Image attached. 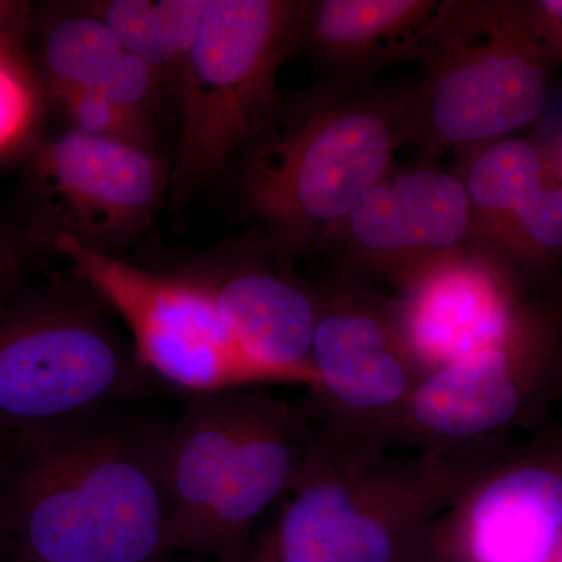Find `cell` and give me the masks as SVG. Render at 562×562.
<instances>
[{"label":"cell","mask_w":562,"mask_h":562,"mask_svg":"<svg viewBox=\"0 0 562 562\" xmlns=\"http://www.w3.org/2000/svg\"><path fill=\"white\" fill-rule=\"evenodd\" d=\"M150 398L0 424V547L11 561L173 562L166 449Z\"/></svg>","instance_id":"obj_1"},{"label":"cell","mask_w":562,"mask_h":562,"mask_svg":"<svg viewBox=\"0 0 562 562\" xmlns=\"http://www.w3.org/2000/svg\"><path fill=\"white\" fill-rule=\"evenodd\" d=\"M412 92L331 85L277 106L239 155L236 187L272 249L305 254L330 243L362 195L392 171L408 140Z\"/></svg>","instance_id":"obj_2"},{"label":"cell","mask_w":562,"mask_h":562,"mask_svg":"<svg viewBox=\"0 0 562 562\" xmlns=\"http://www.w3.org/2000/svg\"><path fill=\"white\" fill-rule=\"evenodd\" d=\"M316 439L313 414L265 386L187 395L166 449L169 552L243 562Z\"/></svg>","instance_id":"obj_3"},{"label":"cell","mask_w":562,"mask_h":562,"mask_svg":"<svg viewBox=\"0 0 562 562\" xmlns=\"http://www.w3.org/2000/svg\"><path fill=\"white\" fill-rule=\"evenodd\" d=\"M316 427L305 468L243 562H392L395 527L450 508L464 482L436 454L395 458L384 441Z\"/></svg>","instance_id":"obj_4"},{"label":"cell","mask_w":562,"mask_h":562,"mask_svg":"<svg viewBox=\"0 0 562 562\" xmlns=\"http://www.w3.org/2000/svg\"><path fill=\"white\" fill-rule=\"evenodd\" d=\"M414 58L427 74L412 92L408 139L430 157L509 138L552 98L557 65L527 2H441Z\"/></svg>","instance_id":"obj_5"},{"label":"cell","mask_w":562,"mask_h":562,"mask_svg":"<svg viewBox=\"0 0 562 562\" xmlns=\"http://www.w3.org/2000/svg\"><path fill=\"white\" fill-rule=\"evenodd\" d=\"M158 390L120 317L72 269L32 281L0 316V424L60 419Z\"/></svg>","instance_id":"obj_6"},{"label":"cell","mask_w":562,"mask_h":562,"mask_svg":"<svg viewBox=\"0 0 562 562\" xmlns=\"http://www.w3.org/2000/svg\"><path fill=\"white\" fill-rule=\"evenodd\" d=\"M303 7L291 0H210L176 85V194L213 180L271 121L280 105L277 74L297 47Z\"/></svg>","instance_id":"obj_7"},{"label":"cell","mask_w":562,"mask_h":562,"mask_svg":"<svg viewBox=\"0 0 562 562\" xmlns=\"http://www.w3.org/2000/svg\"><path fill=\"white\" fill-rule=\"evenodd\" d=\"M38 244L65 258L101 295L162 387L199 395L279 384L244 353L210 292L183 268H140L65 235Z\"/></svg>","instance_id":"obj_8"},{"label":"cell","mask_w":562,"mask_h":562,"mask_svg":"<svg viewBox=\"0 0 562 562\" xmlns=\"http://www.w3.org/2000/svg\"><path fill=\"white\" fill-rule=\"evenodd\" d=\"M562 390V292L531 301L502 341L422 376L402 424L458 446L530 419Z\"/></svg>","instance_id":"obj_9"},{"label":"cell","mask_w":562,"mask_h":562,"mask_svg":"<svg viewBox=\"0 0 562 562\" xmlns=\"http://www.w3.org/2000/svg\"><path fill=\"white\" fill-rule=\"evenodd\" d=\"M169 184L171 168L157 150L69 128L33 157L41 220L29 233L35 241L69 236L111 255L150 224Z\"/></svg>","instance_id":"obj_10"},{"label":"cell","mask_w":562,"mask_h":562,"mask_svg":"<svg viewBox=\"0 0 562 562\" xmlns=\"http://www.w3.org/2000/svg\"><path fill=\"white\" fill-rule=\"evenodd\" d=\"M402 280L391 312L422 376L505 339L532 301L522 273L483 244L425 262Z\"/></svg>","instance_id":"obj_11"},{"label":"cell","mask_w":562,"mask_h":562,"mask_svg":"<svg viewBox=\"0 0 562 562\" xmlns=\"http://www.w3.org/2000/svg\"><path fill=\"white\" fill-rule=\"evenodd\" d=\"M312 362L319 403L314 417L333 430H344L357 419L349 436H360L362 422L371 439H380L375 424L382 430L387 422L402 424L422 380L391 308L349 292H319Z\"/></svg>","instance_id":"obj_12"},{"label":"cell","mask_w":562,"mask_h":562,"mask_svg":"<svg viewBox=\"0 0 562 562\" xmlns=\"http://www.w3.org/2000/svg\"><path fill=\"white\" fill-rule=\"evenodd\" d=\"M473 238L471 202L458 173L417 168L390 172L339 225L330 243L402 279ZM328 243V244H330Z\"/></svg>","instance_id":"obj_13"},{"label":"cell","mask_w":562,"mask_h":562,"mask_svg":"<svg viewBox=\"0 0 562 562\" xmlns=\"http://www.w3.org/2000/svg\"><path fill=\"white\" fill-rule=\"evenodd\" d=\"M210 292L233 339L281 384L317 387L312 362L319 292L257 258L181 266Z\"/></svg>","instance_id":"obj_14"},{"label":"cell","mask_w":562,"mask_h":562,"mask_svg":"<svg viewBox=\"0 0 562 562\" xmlns=\"http://www.w3.org/2000/svg\"><path fill=\"white\" fill-rule=\"evenodd\" d=\"M475 562H550L562 549V447L464 480L452 505Z\"/></svg>","instance_id":"obj_15"},{"label":"cell","mask_w":562,"mask_h":562,"mask_svg":"<svg viewBox=\"0 0 562 562\" xmlns=\"http://www.w3.org/2000/svg\"><path fill=\"white\" fill-rule=\"evenodd\" d=\"M441 2L435 0H319L303 7L299 44L336 68L364 69L414 57Z\"/></svg>","instance_id":"obj_16"},{"label":"cell","mask_w":562,"mask_h":562,"mask_svg":"<svg viewBox=\"0 0 562 562\" xmlns=\"http://www.w3.org/2000/svg\"><path fill=\"white\" fill-rule=\"evenodd\" d=\"M471 151L460 179L471 202L473 238L484 244L558 166L546 140L503 138Z\"/></svg>","instance_id":"obj_17"},{"label":"cell","mask_w":562,"mask_h":562,"mask_svg":"<svg viewBox=\"0 0 562 562\" xmlns=\"http://www.w3.org/2000/svg\"><path fill=\"white\" fill-rule=\"evenodd\" d=\"M81 9L105 22L125 52L177 85L195 32L194 16L183 0H106Z\"/></svg>","instance_id":"obj_18"},{"label":"cell","mask_w":562,"mask_h":562,"mask_svg":"<svg viewBox=\"0 0 562 562\" xmlns=\"http://www.w3.org/2000/svg\"><path fill=\"white\" fill-rule=\"evenodd\" d=\"M122 52L109 25L81 7L54 18L41 38V63L54 94L98 87Z\"/></svg>","instance_id":"obj_19"},{"label":"cell","mask_w":562,"mask_h":562,"mask_svg":"<svg viewBox=\"0 0 562 562\" xmlns=\"http://www.w3.org/2000/svg\"><path fill=\"white\" fill-rule=\"evenodd\" d=\"M483 246L501 254L520 273L539 276L553 268L562 257L560 168L517 206Z\"/></svg>","instance_id":"obj_20"},{"label":"cell","mask_w":562,"mask_h":562,"mask_svg":"<svg viewBox=\"0 0 562 562\" xmlns=\"http://www.w3.org/2000/svg\"><path fill=\"white\" fill-rule=\"evenodd\" d=\"M68 114L70 128L87 135L121 140L133 146L155 149L157 131L154 121L106 101L101 92L74 90L55 94Z\"/></svg>","instance_id":"obj_21"},{"label":"cell","mask_w":562,"mask_h":562,"mask_svg":"<svg viewBox=\"0 0 562 562\" xmlns=\"http://www.w3.org/2000/svg\"><path fill=\"white\" fill-rule=\"evenodd\" d=\"M162 80L154 66L124 50L92 90L101 92L113 105L154 121L155 102Z\"/></svg>","instance_id":"obj_22"},{"label":"cell","mask_w":562,"mask_h":562,"mask_svg":"<svg viewBox=\"0 0 562 562\" xmlns=\"http://www.w3.org/2000/svg\"><path fill=\"white\" fill-rule=\"evenodd\" d=\"M36 244L29 232H18L0 221V316L16 301L31 279V249Z\"/></svg>","instance_id":"obj_23"},{"label":"cell","mask_w":562,"mask_h":562,"mask_svg":"<svg viewBox=\"0 0 562 562\" xmlns=\"http://www.w3.org/2000/svg\"><path fill=\"white\" fill-rule=\"evenodd\" d=\"M31 109V92L21 63L0 55V149L20 135Z\"/></svg>","instance_id":"obj_24"},{"label":"cell","mask_w":562,"mask_h":562,"mask_svg":"<svg viewBox=\"0 0 562 562\" xmlns=\"http://www.w3.org/2000/svg\"><path fill=\"white\" fill-rule=\"evenodd\" d=\"M31 22L32 9L27 2L0 0V55L21 63Z\"/></svg>","instance_id":"obj_25"},{"label":"cell","mask_w":562,"mask_h":562,"mask_svg":"<svg viewBox=\"0 0 562 562\" xmlns=\"http://www.w3.org/2000/svg\"><path fill=\"white\" fill-rule=\"evenodd\" d=\"M532 27L557 68L562 65V0H531L527 2Z\"/></svg>","instance_id":"obj_26"},{"label":"cell","mask_w":562,"mask_h":562,"mask_svg":"<svg viewBox=\"0 0 562 562\" xmlns=\"http://www.w3.org/2000/svg\"><path fill=\"white\" fill-rule=\"evenodd\" d=\"M546 144L562 173V125L560 132H558L552 139L546 140Z\"/></svg>","instance_id":"obj_27"},{"label":"cell","mask_w":562,"mask_h":562,"mask_svg":"<svg viewBox=\"0 0 562 562\" xmlns=\"http://www.w3.org/2000/svg\"><path fill=\"white\" fill-rule=\"evenodd\" d=\"M0 562H11L10 558L7 557V553L3 552L2 547H0Z\"/></svg>","instance_id":"obj_28"},{"label":"cell","mask_w":562,"mask_h":562,"mask_svg":"<svg viewBox=\"0 0 562 562\" xmlns=\"http://www.w3.org/2000/svg\"><path fill=\"white\" fill-rule=\"evenodd\" d=\"M11 562H24V561H11Z\"/></svg>","instance_id":"obj_29"},{"label":"cell","mask_w":562,"mask_h":562,"mask_svg":"<svg viewBox=\"0 0 562 562\" xmlns=\"http://www.w3.org/2000/svg\"><path fill=\"white\" fill-rule=\"evenodd\" d=\"M560 561L562 562V553H561V560Z\"/></svg>","instance_id":"obj_30"}]
</instances>
